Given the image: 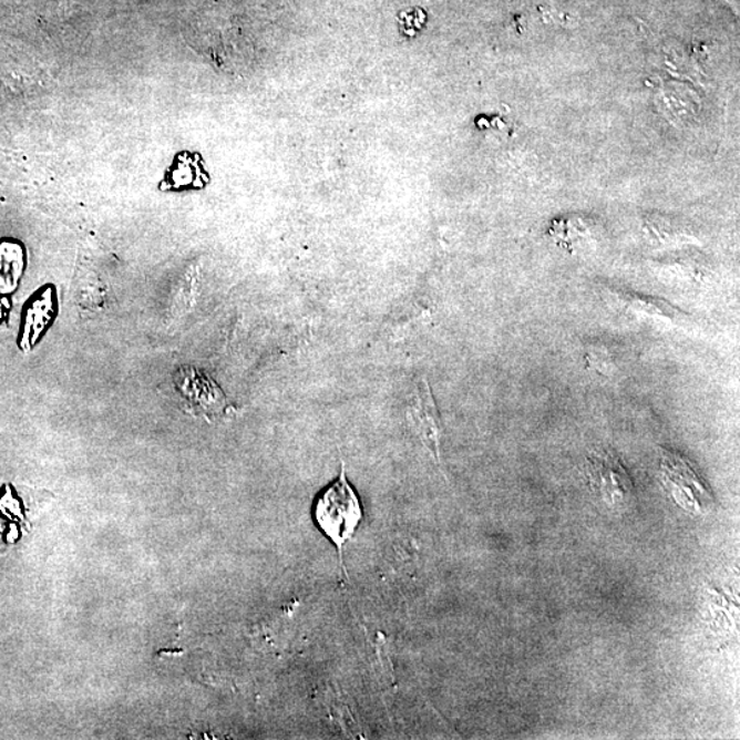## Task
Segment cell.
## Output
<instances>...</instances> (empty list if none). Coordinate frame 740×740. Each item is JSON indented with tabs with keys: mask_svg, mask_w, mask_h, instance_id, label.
<instances>
[{
	"mask_svg": "<svg viewBox=\"0 0 740 740\" xmlns=\"http://www.w3.org/2000/svg\"><path fill=\"white\" fill-rule=\"evenodd\" d=\"M10 309V304L8 299H0V322L8 317V311Z\"/></svg>",
	"mask_w": 740,
	"mask_h": 740,
	"instance_id": "cell-9",
	"label": "cell"
},
{
	"mask_svg": "<svg viewBox=\"0 0 740 740\" xmlns=\"http://www.w3.org/2000/svg\"><path fill=\"white\" fill-rule=\"evenodd\" d=\"M661 479L674 500L687 512L701 514L712 508L713 496L684 456L672 451H665L661 460Z\"/></svg>",
	"mask_w": 740,
	"mask_h": 740,
	"instance_id": "cell-3",
	"label": "cell"
},
{
	"mask_svg": "<svg viewBox=\"0 0 740 740\" xmlns=\"http://www.w3.org/2000/svg\"><path fill=\"white\" fill-rule=\"evenodd\" d=\"M24 270V253L16 243L0 245V295L14 291Z\"/></svg>",
	"mask_w": 740,
	"mask_h": 740,
	"instance_id": "cell-7",
	"label": "cell"
},
{
	"mask_svg": "<svg viewBox=\"0 0 740 740\" xmlns=\"http://www.w3.org/2000/svg\"><path fill=\"white\" fill-rule=\"evenodd\" d=\"M176 384L185 401L191 404L194 413L204 414L205 418H217L227 410V398H225L223 391L198 369L183 368L178 370Z\"/></svg>",
	"mask_w": 740,
	"mask_h": 740,
	"instance_id": "cell-4",
	"label": "cell"
},
{
	"mask_svg": "<svg viewBox=\"0 0 740 740\" xmlns=\"http://www.w3.org/2000/svg\"><path fill=\"white\" fill-rule=\"evenodd\" d=\"M314 517L318 530L338 547L342 557L343 547L352 539L363 517L361 501L346 477L345 464L339 477L317 496Z\"/></svg>",
	"mask_w": 740,
	"mask_h": 740,
	"instance_id": "cell-1",
	"label": "cell"
},
{
	"mask_svg": "<svg viewBox=\"0 0 740 740\" xmlns=\"http://www.w3.org/2000/svg\"><path fill=\"white\" fill-rule=\"evenodd\" d=\"M620 300L623 305H627V308L635 311V314L661 316L670 318V320L681 316L679 310H676L668 304L661 302V300L641 298L639 295L631 294H621Z\"/></svg>",
	"mask_w": 740,
	"mask_h": 740,
	"instance_id": "cell-8",
	"label": "cell"
},
{
	"mask_svg": "<svg viewBox=\"0 0 740 740\" xmlns=\"http://www.w3.org/2000/svg\"><path fill=\"white\" fill-rule=\"evenodd\" d=\"M409 419L426 446L438 455L439 443H441V418H439L436 403L433 401L426 380H421L415 386V392L410 402Z\"/></svg>",
	"mask_w": 740,
	"mask_h": 740,
	"instance_id": "cell-5",
	"label": "cell"
},
{
	"mask_svg": "<svg viewBox=\"0 0 740 740\" xmlns=\"http://www.w3.org/2000/svg\"><path fill=\"white\" fill-rule=\"evenodd\" d=\"M587 476L592 489L609 507L624 511L634 506L636 494L633 479L610 451H595L588 455Z\"/></svg>",
	"mask_w": 740,
	"mask_h": 740,
	"instance_id": "cell-2",
	"label": "cell"
},
{
	"mask_svg": "<svg viewBox=\"0 0 740 740\" xmlns=\"http://www.w3.org/2000/svg\"><path fill=\"white\" fill-rule=\"evenodd\" d=\"M27 305L24 316H22V329L19 342L22 351L31 350L39 342L45 328L53 321L55 315L54 291L48 288V290L37 295Z\"/></svg>",
	"mask_w": 740,
	"mask_h": 740,
	"instance_id": "cell-6",
	"label": "cell"
}]
</instances>
